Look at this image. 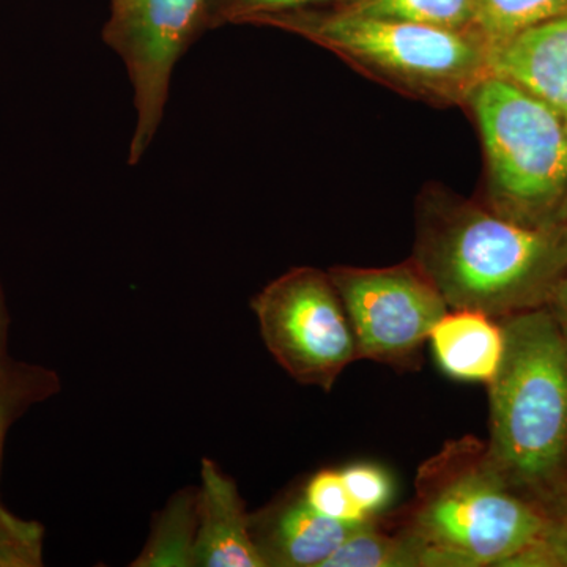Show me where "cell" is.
Segmentation results:
<instances>
[{"label":"cell","mask_w":567,"mask_h":567,"mask_svg":"<svg viewBox=\"0 0 567 567\" xmlns=\"http://www.w3.org/2000/svg\"><path fill=\"white\" fill-rule=\"evenodd\" d=\"M507 567H567V496L547 511L539 539Z\"/></svg>","instance_id":"21"},{"label":"cell","mask_w":567,"mask_h":567,"mask_svg":"<svg viewBox=\"0 0 567 567\" xmlns=\"http://www.w3.org/2000/svg\"><path fill=\"white\" fill-rule=\"evenodd\" d=\"M197 513L193 567H264L237 483L210 458L200 466Z\"/></svg>","instance_id":"11"},{"label":"cell","mask_w":567,"mask_h":567,"mask_svg":"<svg viewBox=\"0 0 567 567\" xmlns=\"http://www.w3.org/2000/svg\"><path fill=\"white\" fill-rule=\"evenodd\" d=\"M132 2L133 0H111V13L126 9Z\"/></svg>","instance_id":"24"},{"label":"cell","mask_w":567,"mask_h":567,"mask_svg":"<svg viewBox=\"0 0 567 567\" xmlns=\"http://www.w3.org/2000/svg\"><path fill=\"white\" fill-rule=\"evenodd\" d=\"M346 0H205L204 32L226 24H252L268 14L312 7H330Z\"/></svg>","instance_id":"19"},{"label":"cell","mask_w":567,"mask_h":567,"mask_svg":"<svg viewBox=\"0 0 567 567\" xmlns=\"http://www.w3.org/2000/svg\"><path fill=\"white\" fill-rule=\"evenodd\" d=\"M334 7L383 20L480 33L477 0H346Z\"/></svg>","instance_id":"16"},{"label":"cell","mask_w":567,"mask_h":567,"mask_svg":"<svg viewBox=\"0 0 567 567\" xmlns=\"http://www.w3.org/2000/svg\"><path fill=\"white\" fill-rule=\"evenodd\" d=\"M357 528L317 513L301 487L249 514L252 543L264 567H322Z\"/></svg>","instance_id":"9"},{"label":"cell","mask_w":567,"mask_h":567,"mask_svg":"<svg viewBox=\"0 0 567 567\" xmlns=\"http://www.w3.org/2000/svg\"><path fill=\"white\" fill-rule=\"evenodd\" d=\"M548 311L557 323L559 334L565 342L567 352V274L551 293L550 301L547 305Z\"/></svg>","instance_id":"22"},{"label":"cell","mask_w":567,"mask_h":567,"mask_svg":"<svg viewBox=\"0 0 567 567\" xmlns=\"http://www.w3.org/2000/svg\"><path fill=\"white\" fill-rule=\"evenodd\" d=\"M268 352L287 375L330 393L358 358L349 316L328 271L297 267L252 298Z\"/></svg>","instance_id":"6"},{"label":"cell","mask_w":567,"mask_h":567,"mask_svg":"<svg viewBox=\"0 0 567 567\" xmlns=\"http://www.w3.org/2000/svg\"><path fill=\"white\" fill-rule=\"evenodd\" d=\"M10 312L0 282V364L9 358Z\"/></svg>","instance_id":"23"},{"label":"cell","mask_w":567,"mask_h":567,"mask_svg":"<svg viewBox=\"0 0 567 567\" xmlns=\"http://www.w3.org/2000/svg\"><path fill=\"white\" fill-rule=\"evenodd\" d=\"M427 342L443 374L483 385L495 379L506 347L502 320L472 309H450Z\"/></svg>","instance_id":"13"},{"label":"cell","mask_w":567,"mask_h":567,"mask_svg":"<svg viewBox=\"0 0 567 567\" xmlns=\"http://www.w3.org/2000/svg\"><path fill=\"white\" fill-rule=\"evenodd\" d=\"M349 316L358 358L415 371L434 324L450 311L413 257L382 268L328 270Z\"/></svg>","instance_id":"7"},{"label":"cell","mask_w":567,"mask_h":567,"mask_svg":"<svg viewBox=\"0 0 567 567\" xmlns=\"http://www.w3.org/2000/svg\"><path fill=\"white\" fill-rule=\"evenodd\" d=\"M546 525V511L488 464L486 443L464 435L420 465L393 528L421 544L429 567H507Z\"/></svg>","instance_id":"3"},{"label":"cell","mask_w":567,"mask_h":567,"mask_svg":"<svg viewBox=\"0 0 567 567\" xmlns=\"http://www.w3.org/2000/svg\"><path fill=\"white\" fill-rule=\"evenodd\" d=\"M567 14V0H477V31L491 52L555 18Z\"/></svg>","instance_id":"17"},{"label":"cell","mask_w":567,"mask_h":567,"mask_svg":"<svg viewBox=\"0 0 567 567\" xmlns=\"http://www.w3.org/2000/svg\"><path fill=\"white\" fill-rule=\"evenodd\" d=\"M301 494L312 509L341 524L360 527L377 518L369 516L363 507L354 502L342 480L341 470H319L306 481Z\"/></svg>","instance_id":"18"},{"label":"cell","mask_w":567,"mask_h":567,"mask_svg":"<svg viewBox=\"0 0 567 567\" xmlns=\"http://www.w3.org/2000/svg\"><path fill=\"white\" fill-rule=\"evenodd\" d=\"M251 25L301 37L364 76L435 106H466L492 74L491 48L477 32L383 20L334 6L268 14Z\"/></svg>","instance_id":"4"},{"label":"cell","mask_w":567,"mask_h":567,"mask_svg":"<svg viewBox=\"0 0 567 567\" xmlns=\"http://www.w3.org/2000/svg\"><path fill=\"white\" fill-rule=\"evenodd\" d=\"M205 0H133L110 13L103 40L121 58L133 87L136 125L128 163L144 158L164 118L175 66L204 33Z\"/></svg>","instance_id":"8"},{"label":"cell","mask_w":567,"mask_h":567,"mask_svg":"<svg viewBox=\"0 0 567 567\" xmlns=\"http://www.w3.org/2000/svg\"><path fill=\"white\" fill-rule=\"evenodd\" d=\"M491 69L494 76L533 93L567 118V14L495 48Z\"/></svg>","instance_id":"12"},{"label":"cell","mask_w":567,"mask_h":567,"mask_svg":"<svg viewBox=\"0 0 567 567\" xmlns=\"http://www.w3.org/2000/svg\"><path fill=\"white\" fill-rule=\"evenodd\" d=\"M347 488L371 517H380L394 498L393 475L374 462H354L341 468Z\"/></svg>","instance_id":"20"},{"label":"cell","mask_w":567,"mask_h":567,"mask_svg":"<svg viewBox=\"0 0 567 567\" xmlns=\"http://www.w3.org/2000/svg\"><path fill=\"white\" fill-rule=\"evenodd\" d=\"M502 320L506 347L488 383L486 457L544 511L567 496V352L544 308Z\"/></svg>","instance_id":"2"},{"label":"cell","mask_w":567,"mask_h":567,"mask_svg":"<svg viewBox=\"0 0 567 567\" xmlns=\"http://www.w3.org/2000/svg\"><path fill=\"white\" fill-rule=\"evenodd\" d=\"M61 388V377L44 365L10 357L0 364V465L11 425ZM43 537L39 522L22 520L0 503V567L43 565Z\"/></svg>","instance_id":"10"},{"label":"cell","mask_w":567,"mask_h":567,"mask_svg":"<svg viewBox=\"0 0 567 567\" xmlns=\"http://www.w3.org/2000/svg\"><path fill=\"white\" fill-rule=\"evenodd\" d=\"M466 107L486 155V200L524 226L567 223V122L557 110L503 78H486Z\"/></svg>","instance_id":"5"},{"label":"cell","mask_w":567,"mask_h":567,"mask_svg":"<svg viewBox=\"0 0 567 567\" xmlns=\"http://www.w3.org/2000/svg\"><path fill=\"white\" fill-rule=\"evenodd\" d=\"M197 525V487L182 488L156 516L147 544L132 566L193 567Z\"/></svg>","instance_id":"14"},{"label":"cell","mask_w":567,"mask_h":567,"mask_svg":"<svg viewBox=\"0 0 567 567\" xmlns=\"http://www.w3.org/2000/svg\"><path fill=\"white\" fill-rule=\"evenodd\" d=\"M566 122H567V118H566Z\"/></svg>","instance_id":"25"},{"label":"cell","mask_w":567,"mask_h":567,"mask_svg":"<svg viewBox=\"0 0 567 567\" xmlns=\"http://www.w3.org/2000/svg\"><path fill=\"white\" fill-rule=\"evenodd\" d=\"M413 259L447 308L505 319L550 301L567 274V223L524 226L427 185L416 200Z\"/></svg>","instance_id":"1"},{"label":"cell","mask_w":567,"mask_h":567,"mask_svg":"<svg viewBox=\"0 0 567 567\" xmlns=\"http://www.w3.org/2000/svg\"><path fill=\"white\" fill-rule=\"evenodd\" d=\"M322 567H429L420 543L388 528L382 516L346 537Z\"/></svg>","instance_id":"15"}]
</instances>
